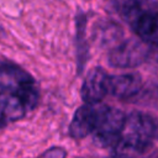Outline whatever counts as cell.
Here are the masks:
<instances>
[{
  "instance_id": "1",
  "label": "cell",
  "mask_w": 158,
  "mask_h": 158,
  "mask_svg": "<svg viewBox=\"0 0 158 158\" xmlns=\"http://www.w3.org/2000/svg\"><path fill=\"white\" fill-rule=\"evenodd\" d=\"M157 126L152 116L143 112H132L125 117L115 152L118 157L133 158L146 153L156 137Z\"/></svg>"
},
{
  "instance_id": "2",
  "label": "cell",
  "mask_w": 158,
  "mask_h": 158,
  "mask_svg": "<svg viewBox=\"0 0 158 158\" xmlns=\"http://www.w3.org/2000/svg\"><path fill=\"white\" fill-rule=\"evenodd\" d=\"M121 15L128 22L141 41L149 46L158 41V19L156 5L149 0H123Z\"/></svg>"
},
{
  "instance_id": "3",
  "label": "cell",
  "mask_w": 158,
  "mask_h": 158,
  "mask_svg": "<svg viewBox=\"0 0 158 158\" xmlns=\"http://www.w3.org/2000/svg\"><path fill=\"white\" fill-rule=\"evenodd\" d=\"M0 89L16 94L27 111L32 110L38 102V90L33 78L14 63L0 60Z\"/></svg>"
},
{
  "instance_id": "4",
  "label": "cell",
  "mask_w": 158,
  "mask_h": 158,
  "mask_svg": "<svg viewBox=\"0 0 158 158\" xmlns=\"http://www.w3.org/2000/svg\"><path fill=\"white\" fill-rule=\"evenodd\" d=\"M149 44L143 41L127 40L121 41L111 48L109 53V62L112 67L117 68H132L142 64L149 56Z\"/></svg>"
},
{
  "instance_id": "5",
  "label": "cell",
  "mask_w": 158,
  "mask_h": 158,
  "mask_svg": "<svg viewBox=\"0 0 158 158\" xmlns=\"http://www.w3.org/2000/svg\"><path fill=\"white\" fill-rule=\"evenodd\" d=\"M126 115L115 107H107L105 105L100 117L98 120L96 127L93 131L94 138L100 146H115Z\"/></svg>"
},
{
  "instance_id": "6",
  "label": "cell",
  "mask_w": 158,
  "mask_h": 158,
  "mask_svg": "<svg viewBox=\"0 0 158 158\" xmlns=\"http://www.w3.org/2000/svg\"><path fill=\"white\" fill-rule=\"evenodd\" d=\"M105 105L96 102V104H86L80 106L69 125V133L73 138H84L89 133H93V131L96 127L98 120L100 117V114L102 112Z\"/></svg>"
},
{
  "instance_id": "7",
  "label": "cell",
  "mask_w": 158,
  "mask_h": 158,
  "mask_svg": "<svg viewBox=\"0 0 158 158\" xmlns=\"http://www.w3.org/2000/svg\"><path fill=\"white\" fill-rule=\"evenodd\" d=\"M109 74L100 67L93 68L81 86V98L86 104L100 102L109 94Z\"/></svg>"
},
{
  "instance_id": "8",
  "label": "cell",
  "mask_w": 158,
  "mask_h": 158,
  "mask_svg": "<svg viewBox=\"0 0 158 158\" xmlns=\"http://www.w3.org/2000/svg\"><path fill=\"white\" fill-rule=\"evenodd\" d=\"M142 88V78L136 74H121L110 77L109 79V94L117 99H128L135 96Z\"/></svg>"
},
{
  "instance_id": "9",
  "label": "cell",
  "mask_w": 158,
  "mask_h": 158,
  "mask_svg": "<svg viewBox=\"0 0 158 158\" xmlns=\"http://www.w3.org/2000/svg\"><path fill=\"white\" fill-rule=\"evenodd\" d=\"M26 111V106L16 94L6 91L0 94V127L7 122L22 118Z\"/></svg>"
},
{
  "instance_id": "10",
  "label": "cell",
  "mask_w": 158,
  "mask_h": 158,
  "mask_svg": "<svg viewBox=\"0 0 158 158\" xmlns=\"http://www.w3.org/2000/svg\"><path fill=\"white\" fill-rule=\"evenodd\" d=\"M96 37L99 42L102 46H112L115 47L117 43L121 42L122 37V30L116 23H105L102 27L99 28V32L96 33Z\"/></svg>"
},
{
  "instance_id": "11",
  "label": "cell",
  "mask_w": 158,
  "mask_h": 158,
  "mask_svg": "<svg viewBox=\"0 0 158 158\" xmlns=\"http://www.w3.org/2000/svg\"><path fill=\"white\" fill-rule=\"evenodd\" d=\"M65 157H67L65 149L56 146V147H51L49 149L43 152L38 158H65Z\"/></svg>"
}]
</instances>
